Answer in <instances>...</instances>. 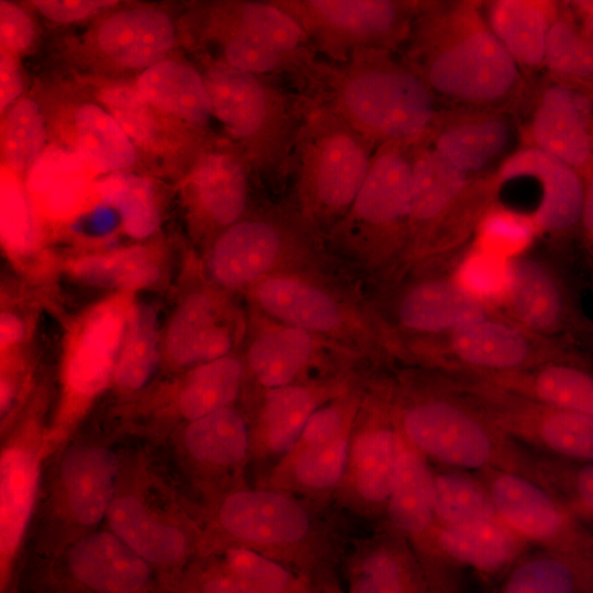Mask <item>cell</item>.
Masks as SVG:
<instances>
[{"mask_svg": "<svg viewBox=\"0 0 593 593\" xmlns=\"http://www.w3.org/2000/svg\"><path fill=\"white\" fill-rule=\"evenodd\" d=\"M314 103L331 110L376 147L414 144L435 118L433 92L389 51L356 52L343 61L320 58Z\"/></svg>", "mask_w": 593, "mask_h": 593, "instance_id": "obj_1", "label": "cell"}, {"mask_svg": "<svg viewBox=\"0 0 593 593\" xmlns=\"http://www.w3.org/2000/svg\"><path fill=\"white\" fill-rule=\"evenodd\" d=\"M202 74L213 118L255 177L272 189L289 184L294 145L314 102L272 79L217 60H208Z\"/></svg>", "mask_w": 593, "mask_h": 593, "instance_id": "obj_2", "label": "cell"}, {"mask_svg": "<svg viewBox=\"0 0 593 593\" xmlns=\"http://www.w3.org/2000/svg\"><path fill=\"white\" fill-rule=\"evenodd\" d=\"M206 13L204 34L220 53L213 60L272 79L313 101L320 57L301 26L272 0L224 2Z\"/></svg>", "mask_w": 593, "mask_h": 593, "instance_id": "obj_3", "label": "cell"}, {"mask_svg": "<svg viewBox=\"0 0 593 593\" xmlns=\"http://www.w3.org/2000/svg\"><path fill=\"white\" fill-rule=\"evenodd\" d=\"M378 147L325 107L313 103L299 132L289 183L317 214L348 211Z\"/></svg>", "mask_w": 593, "mask_h": 593, "instance_id": "obj_4", "label": "cell"}, {"mask_svg": "<svg viewBox=\"0 0 593 593\" xmlns=\"http://www.w3.org/2000/svg\"><path fill=\"white\" fill-rule=\"evenodd\" d=\"M402 430L412 448L444 467L470 472L494 468L530 477V449L495 434L449 402L428 401L407 409Z\"/></svg>", "mask_w": 593, "mask_h": 593, "instance_id": "obj_5", "label": "cell"}, {"mask_svg": "<svg viewBox=\"0 0 593 593\" xmlns=\"http://www.w3.org/2000/svg\"><path fill=\"white\" fill-rule=\"evenodd\" d=\"M304 31L315 54L343 61L360 51H390L404 36L413 5L393 0H272Z\"/></svg>", "mask_w": 593, "mask_h": 593, "instance_id": "obj_6", "label": "cell"}, {"mask_svg": "<svg viewBox=\"0 0 593 593\" xmlns=\"http://www.w3.org/2000/svg\"><path fill=\"white\" fill-rule=\"evenodd\" d=\"M474 473L507 526L532 546L567 559L593 579V538L562 503L515 472L489 468Z\"/></svg>", "mask_w": 593, "mask_h": 593, "instance_id": "obj_7", "label": "cell"}, {"mask_svg": "<svg viewBox=\"0 0 593 593\" xmlns=\"http://www.w3.org/2000/svg\"><path fill=\"white\" fill-rule=\"evenodd\" d=\"M416 64L411 69L433 93L473 102L503 98L518 75L517 63L488 30L434 47Z\"/></svg>", "mask_w": 593, "mask_h": 593, "instance_id": "obj_8", "label": "cell"}, {"mask_svg": "<svg viewBox=\"0 0 593 593\" xmlns=\"http://www.w3.org/2000/svg\"><path fill=\"white\" fill-rule=\"evenodd\" d=\"M93 41L99 53L125 69H146L166 58L176 44L169 14L152 5H135L105 15Z\"/></svg>", "mask_w": 593, "mask_h": 593, "instance_id": "obj_9", "label": "cell"}, {"mask_svg": "<svg viewBox=\"0 0 593 593\" xmlns=\"http://www.w3.org/2000/svg\"><path fill=\"white\" fill-rule=\"evenodd\" d=\"M220 522L235 538L272 547L299 544L311 529V518L300 503L262 490L231 494L221 506Z\"/></svg>", "mask_w": 593, "mask_h": 593, "instance_id": "obj_10", "label": "cell"}, {"mask_svg": "<svg viewBox=\"0 0 593 593\" xmlns=\"http://www.w3.org/2000/svg\"><path fill=\"white\" fill-rule=\"evenodd\" d=\"M253 176L236 146H206L190 167L188 190L204 219L226 230L240 221Z\"/></svg>", "mask_w": 593, "mask_h": 593, "instance_id": "obj_11", "label": "cell"}, {"mask_svg": "<svg viewBox=\"0 0 593 593\" xmlns=\"http://www.w3.org/2000/svg\"><path fill=\"white\" fill-rule=\"evenodd\" d=\"M412 144L380 145L349 211L355 225L382 228L410 215Z\"/></svg>", "mask_w": 593, "mask_h": 593, "instance_id": "obj_12", "label": "cell"}, {"mask_svg": "<svg viewBox=\"0 0 593 593\" xmlns=\"http://www.w3.org/2000/svg\"><path fill=\"white\" fill-rule=\"evenodd\" d=\"M135 89L158 113L202 136L213 119L203 74L190 63L164 58L142 70Z\"/></svg>", "mask_w": 593, "mask_h": 593, "instance_id": "obj_13", "label": "cell"}, {"mask_svg": "<svg viewBox=\"0 0 593 593\" xmlns=\"http://www.w3.org/2000/svg\"><path fill=\"white\" fill-rule=\"evenodd\" d=\"M72 581L88 593H145L148 563L119 537L99 533L78 542L68 556Z\"/></svg>", "mask_w": 593, "mask_h": 593, "instance_id": "obj_14", "label": "cell"}, {"mask_svg": "<svg viewBox=\"0 0 593 593\" xmlns=\"http://www.w3.org/2000/svg\"><path fill=\"white\" fill-rule=\"evenodd\" d=\"M503 180L534 177L542 186V198L536 219L547 231H562L581 220L585 183L581 174L537 147L511 156L501 167Z\"/></svg>", "mask_w": 593, "mask_h": 593, "instance_id": "obj_15", "label": "cell"}, {"mask_svg": "<svg viewBox=\"0 0 593 593\" xmlns=\"http://www.w3.org/2000/svg\"><path fill=\"white\" fill-rule=\"evenodd\" d=\"M279 224L264 219H245L224 230L215 239L209 270L227 287L248 283L273 266L284 247Z\"/></svg>", "mask_w": 593, "mask_h": 593, "instance_id": "obj_16", "label": "cell"}, {"mask_svg": "<svg viewBox=\"0 0 593 593\" xmlns=\"http://www.w3.org/2000/svg\"><path fill=\"white\" fill-rule=\"evenodd\" d=\"M436 537L443 553L456 567L489 577L506 573L533 547L503 521L437 524Z\"/></svg>", "mask_w": 593, "mask_h": 593, "instance_id": "obj_17", "label": "cell"}, {"mask_svg": "<svg viewBox=\"0 0 593 593\" xmlns=\"http://www.w3.org/2000/svg\"><path fill=\"white\" fill-rule=\"evenodd\" d=\"M232 343L215 300L206 293H193L174 312L166 331L165 349L177 365H202L224 357Z\"/></svg>", "mask_w": 593, "mask_h": 593, "instance_id": "obj_18", "label": "cell"}, {"mask_svg": "<svg viewBox=\"0 0 593 593\" xmlns=\"http://www.w3.org/2000/svg\"><path fill=\"white\" fill-rule=\"evenodd\" d=\"M128 313L119 304L103 305L85 324L68 366V381L91 395L104 388L115 371Z\"/></svg>", "mask_w": 593, "mask_h": 593, "instance_id": "obj_19", "label": "cell"}, {"mask_svg": "<svg viewBox=\"0 0 593 593\" xmlns=\"http://www.w3.org/2000/svg\"><path fill=\"white\" fill-rule=\"evenodd\" d=\"M407 443L399 433L377 427L353 443L349 473L355 491L367 506L387 510L400 457Z\"/></svg>", "mask_w": 593, "mask_h": 593, "instance_id": "obj_20", "label": "cell"}, {"mask_svg": "<svg viewBox=\"0 0 593 593\" xmlns=\"http://www.w3.org/2000/svg\"><path fill=\"white\" fill-rule=\"evenodd\" d=\"M77 155L100 174H121L137 161V148L118 120L94 102L81 103L74 115Z\"/></svg>", "mask_w": 593, "mask_h": 593, "instance_id": "obj_21", "label": "cell"}, {"mask_svg": "<svg viewBox=\"0 0 593 593\" xmlns=\"http://www.w3.org/2000/svg\"><path fill=\"white\" fill-rule=\"evenodd\" d=\"M61 475L76 518L87 525L99 522L111 506L113 457L101 448L76 447L65 455Z\"/></svg>", "mask_w": 593, "mask_h": 593, "instance_id": "obj_22", "label": "cell"}, {"mask_svg": "<svg viewBox=\"0 0 593 593\" xmlns=\"http://www.w3.org/2000/svg\"><path fill=\"white\" fill-rule=\"evenodd\" d=\"M402 323L419 331L458 329L482 321L484 309L468 291L446 281H430L412 289L400 306Z\"/></svg>", "mask_w": 593, "mask_h": 593, "instance_id": "obj_23", "label": "cell"}, {"mask_svg": "<svg viewBox=\"0 0 593 593\" xmlns=\"http://www.w3.org/2000/svg\"><path fill=\"white\" fill-rule=\"evenodd\" d=\"M256 298L270 314L304 331L326 332L340 321L338 306L328 294L298 280H265L256 289Z\"/></svg>", "mask_w": 593, "mask_h": 593, "instance_id": "obj_24", "label": "cell"}, {"mask_svg": "<svg viewBox=\"0 0 593 593\" xmlns=\"http://www.w3.org/2000/svg\"><path fill=\"white\" fill-rule=\"evenodd\" d=\"M391 526L402 536L433 525V475L426 458L409 444L403 450L387 505Z\"/></svg>", "mask_w": 593, "mask_h": 593, "instance_id": "obj_25", "label": "cell"}, {"mask_svg": "<svg viewBox=\"0 0 593 593\" xmlns=\"http://www.w3.org/2000/svg\"><path fill=\"white\" fill-rule=\"evenodd\" d=\"M36 484V467L21 449H10L0 465L1 577L15 551L29 519Z\"/></svg>", "mask_w": 593, "mask_h": 593, "instance_id": "obj_26", "label": "cell"}, {"mask_svg": "<svg viewBox=\"0 0 593 593\" xmlns=\"http://www.w3.org/2000/svg\"><path fill=\"white\" fill-rule=\"evenodd\" d=\"M109 521L116 536L147 563L170 564L183 553V535L175 527L155 521L133 497L115 500Z\"/></svg>", "mask_w": 593, "mask_h": 593, "instance_id": "obj_27", "label": "cell"}, {"mask_svg": "<svg viewBox=\"0 0 593 593\" xmlns=\"http://www.w3.org/2000/svg\"><path fill=\"white\" fill-rule=\"evenodd\" d=\"M489 15L491 32L517 64L534 67L544 61L552 22L542 4L501 0L491 4Z\"/></svg>", "mask_w": 593, "mask_h": 593, "instance_id": "obj_28", "label": "cell"}, {"mask_svg": "<svg viewBox=\"0 0 593 593\" xmlns=\"http://www.w3.org/2000/svg\"><path fill=\"white\" fill-rule=\"evenodd\" d=\"M435 521L440 526L502 521L484 483L473 472L432 470Z\"/></svg>", "mask_w": 593, "mask_h": 593, "instance_id": "obj_29", "label": "cell"}, {"mask_svg": "<svg viewBox=\"0 0 593 593\" xmlns=\"http://www.w3.org/2000/svg\"><path fill=\"white\" fill-rule=\"evenodd\" d=\"M466 174L445 160L433 147L412 149L410 215L426 222L440 214L462 189Z\"/></svg>", "mask_w": 593, "mask_h": 593, "instance_id": "obj_30", "label": "cell"}, {"mask_svg": "<svg viewBox=\"0 0 593 593\" xmlns=\"http://www.w3.org/2000/svg\"><path fill=\"white\" fill-rule=\"evenodd\" d=\"M510 130L497 119L472 121L449 126L434 139L433 149L460 171L485 167L506 147Z\"/></svg>", "mask_w": 593, "mask_h": 593, "instance_id": "obj_31", "label": "cell"}, {"mask_svg": "<svg viewBox=\"0 0 593 593\" xmlns=\"http://www.w3.org/2000/svg\"><path fill=\"white\" fill-rule=\"evenodd\" d=\"M312 339L298 327L276 329L254 342L248 361L258 381L268 388L286 387L309 360Z\"/></svg>", "mask_w": 593, "mask_h": 593, "instance_id": "obj_32", "label": "cell"}, {"mask_svg": "<svg viewBox=\"0 0 593 593\" xmlns=\"http://www.w3.org/2000/svg\"><path fill=\"white\" fill-rule=\"evenodd\" d=\"M351 593H417L412 555L395 529L361 560Z\"/></svg>", "mask_w": 593, "mask_h": 593, "instance_id": "obj_33", "label": "cell"}, {"mask_svg": "<svg viewBox=\"0 0 593 593\" xmlns=\"http://www.w3.org/2000/svg\"><path fill=\"white\" fill-rule=\"evenodd\" d=\"M592 579L567 559L539 549L506 573L497 593H581Z\"/></svg>", "mask_w": 593, "mask_h": 593, "instance_id": "obj_34", "label": "cell"}, {"mask_svg": "<svg viewBox=\"0 0 593 593\" xmlns=\"http://www.w3.org/2000/svg\"><path fill=\"white\" fill-rule=\"evenodd\" d=\"M184 441L195 459L226 466L245 457L248 434L243 417L225 407L192 421L186 430Z\"/></svg>", "mask_w": 593, "mask_h": 593, "instance_id": "obj_35", "label": "cell"}, {"mask_svg": "<svg viewBox=\"0 0 593 593\" xmlns=\"http://www.w3.org/2000/svg\"><path fill=\"white\" fill-rule=\"evenodd\" d=\"M240 380L242 367L235 358L224 356L199 365L180 392L181 414L194 421L227 407L237 395Z\"/></svg>", "mask_w": 593, "mask_h": 593, "instance_id": "obj_36", "label": "cell"}, {"mask_svg": "<svg viewBox=\"0 0 593 593\" xmlns=\"http://www.w3.org/2000/svg\"><path fill=\"white\" fill-rule=\"evenodd\" d=\"M158 359V323L152 306L136 304L127 322L114 378L119 385L135 390L154 372Z\"/></svg>", "mask_w": 593, "mask_h": 593, "instance_id": "obj_37", "label": "cell"}, {"mask_svg": "<svg viewBox=\"0 0 593 593\" xmlns=\"http://www.w3.org/2000/svg\"><path fill=\"white\" fill-rule=\"evenodd\" d=\"M315 406L313 394L304 388L286 385L272 389L261 418L262 440L268 451L281 455L292 450Z\"/></svg>", "mask_w": 593, "mask_h": 593, "instance_id": "obj_38", "label": "cell"}, {"mask_svg": "<svg viewBox=\"0 0 593 593\" xmlns=\"http://www.w3.org/2000/svg\"><path fill=\"white\" fill-rule=\"evenodd\" d=\"M46 127L35 100L19 99L4 113L1 128V154L4 168L13 175L29 174L44 153Z\"/></svg>", "mask_w": 593, "mask_h": 593, "instance_id": "obj_39", "label": "cell"}, {"mask_svg": "<svg viewBox=\"0 0 593 593\" xmlns=\"http://www.w3.org/2000/svg\"><path fill=\"white\" fill-rule=\"evenodd\" d=\"M455 331L454 348L470 363L507 368L521 363L525 358V339L512 327L480 321Z\"/></svg>", "mask_w": 593, "mask_h": 593, "instance_id": "obj_40", "label": "cell"}, {"mask_svg": "<svg viewBox=\"0 0 593 593\" xmlns=\"http://www.w3.org/2000/svg\"><path fill=\"white\" fill-rule=\"evenodd\" d=\"M511 296L519 317L532 327H551L560 315V298L546 270L519 259L510 269Z\"/></svg>", "mask_w": 593, "mask_h": 593, "instance_id": "obj_41", "label": "cell"}, {"mask_svg": "<svg viewBox=\"0 0 593 593\" xmlns=\"http://www.w3.org/2000/svg\"><path fill=\"white\" fill-rule=\"evenodd\" d=\"M104 191L128 236L144 239L158 230L160 214L147 179L133 174H114L105 182Z\"/></svg>", "mask_w": 593, "mask_h": 593, "instance_id": "obj_42", "label": "cell"}, {"mask_svg": "<svg viewBox=\"0 0 593 593\" xmlns=\"http://www.w3.org/2000/svg\"><path fill=\"white\" fill-rule=\"evenodd\" d=\"M544 61L551 72L570 83L593 87V38L583 34L573 20L552 22Z\"/></svg>", "mask_w": 593, "mask_h": 593, "instance_id": "obj_43", "label": "cell"}, {"mask_svg": "<svg viewBox=\"0 0 593 593\" xmlns=\"http://www.w3.org/2000/svg\"><path fill=\"white\" fill-rule=\"evenodd\" d=\"M75 273L82 280L98 286L138 288L154 282L158 266L144 248H131L112 255L80 260Z\"/></svg>", "mask_w": 593, "mask_h": 593, "instance_id": "obj_44", "label": "cell"}, {"mask_svg": "<svg viewBox=\"0 0 593 593\" xmlns=\"http://www.w3.org/2000/svg\"><path fill=\"white\" fill-rule=\"evenodd\" d=\"M349 456L348 439L342 434L322 445L293 448L290 470L300 485L310 490H328L342 480L348 468Z\"/></svg>", "mask_w": 593, "mask_h": 593, "instance_id": "obj_45", "label": "cell"}, {"mask_svg": "<svg viewBox=\"0 0 593 593\" xmlns=\"http://www.w3.org/2000/svg\"><path fill=\"white\" fill-rule=\"evenodd\" d=\"M99 98L135 145L147 149L158 148L163 142L158 112L143 99L135 87L108 86L101 89Z\"/></svg>", "mask_w": 593, "mask_h": 593, "instance_id": "obj_46", "label": "cell"}, {"mask_svg": "<svg viewBox=\"0 0 593 593\" xmlns=\"http://www.w3.org/2000/svg\"><path fill=\"white\" fill-rule=\"evenodd\" d=\"M533 392L545 405L593 416V378L581 370L549 367L535 378Z\"/></svg>", "mask_w": 593, "mask_h": 593, "instance_id": "obj_47", "label": "cell"}, {"mask_svg": "<svg viewBox=\"0 0 593 593\" xmlns=\"http://www.w3.org/2000/svg\"><path fill=\"white\" fill-rule=\"evenodd\" d=\"M223 568L239 577L256 593H286L292 582L281 564L247 548L228 550Z\"/></svg>", "mask_w": 593, "mask_h": 593, "instance_id": "obj_48", "label": "cell"}, {"mask_svg": "<svg viewBox=\"0 0 593 593\" xmlns=\"http://www.w3.org/2000/svg\"><path fill=\"white\" fill-rule=\"evenodd\" d=\"M36 40L34 22L21 5L0 1V44L1 49L20 56L31 49Z\"/></svg>", "mask_w": 593, "mask_h": 593, "instance_id": "obj_49", "label": "cell"}, {"mask_svg": "<svg viewBox=\"0 0 593 593\" xmlns=\"http://www.w3.org/2000/svg\"><path fill=\"white\" fill-rule=\"evenodd\" d=\"M8 177L2 176L1 181V213L2 232L5 239L16 247H23L27 244L30 227L27 209L25 205L23 192L19 186Z\"/></svg>", "mask_w": 593, "mask_h": 593, "instance_id": "obj_50", "label": "cell"}, {"mask_svg": "<svg viewBox=\"0 0 593 593\" xmlns=\"http://www.w3.org/2000/svg\"><path fill=\"white\" fill-rule=\"evenodd\" d=\"M32 5L48 21L74 23L85 20L118 1L112 0H35Z\"/></svg>", "mask_w": 593, "mask_h": 593, "instance_id": "obj_51", "label": "cell"}, {"mask_svg": "<svg viewBox=\"0 0 593 593\" xmlns=\"http://www.w3.org/2000/svg\"><path fill=\"white\" fill-rule=\"evenodd\" d=\"M343 416L335 407L314 411L309 418L295 447L315 446L328 443L340 436Z\"/></svg>", "mask_w": 593, "mask_h": 593, "instance_id": "obj_52", "label": "cell"}, {"mask_svg": "<svg viewBox=\"0 0 593 593\" xmlns=\"http://www.w3.org/2000/svg\"><path fill=\"white\" fill-rule=\"evenodd\" d=\"M24 88L19 56L0 49V112L5 113L19 99Z\"/></svg>", "mask_w": 593, "mask_h": 593, "instance_id": "obj_53", "label": "cell"}, {"mask_svg": "<svg viewBox=\"0 0 593 593\" xmlns=\"http://www.w3.org/2000/svg\"><path fill=\"white\" fill-rule=\"evenodd\" d=\"M570 8L579 30L593 38V0L571 1Z\"/></svg>", "mask_w": 593, "mask_h": 593, "instance_id": "obj_54", "label": "cell"}, {"mask_svg": "<svg viewBox=\"0 0 593 593\" xmlns=\"http://www.w3.org/2000/svg\"><path fill=\"white\" fill-rule=\"evenodd\" d=\"M1 346L8 347L20 340L23 334L21 320L12 313H2L0 321Z\"/></svg>", "mask_w": 593, "mask_h": 593, "instance_id": "obj_55", "label": "cell"}, {"mask_svg": "<svg viewBox=\"0 0 593 593\" xmlns=\"http://www.w3.org/2000/svg\"><path fill=\"white\" fill-rule=\"evenodd\" d=\"M581 222L586 235L593 239V171L589 174L585 184Z\"/></svg>", "mask_w": 593, "mask_h": 593, "instance_id": "obj_56", "label": "cell"}]
</instances>
